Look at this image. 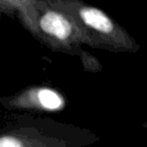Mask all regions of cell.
Instances as JSON below:
<instances>
[{
	"mask_svg": "<svg viewBox=\"0 0 147 147\" xmlns=\"http://www.w3.org/2000/svg\"><path fill=\"white\" fill-rule=\"evenodd\" d=\"M79 17L86 26H88L93 31H95L107 38H110L117 47L130 49L131 44L129 41L124 40L123 37H121V36L118 37V34L115 33L114 23L103 11L95 9V8L85 7L79 10Z\"/></svg>",
	"mask_w": 147,
	"mask_h": 147,
	"instance_id": "3957f363",
	"label": "cell"
},
{
	"mask_svg": "<svg viewBox=\"0 0 147 147\" xmlns=\"http://www.w3.org/2000/svg\"><path fill=\"white\" fill-rule=\"evenodd\" d=\"M39 28L46 36L57 40L64 46H70L75 41L72 37L75 31L71 23L59 13L47 11L44 14L39 21Z\"/></svg>",
	"mask_w": 147,
	"mask_h": 147,
	"instance_id": "277c9868",
	"label": "cell"
},
{
	"mask_svg": "<svg viewBox=\"0 0 147 147\" xmlns=\"http://www.w3.org/2000/svg\"><path fill=\"white\" fill-rule=\"evenodd\" d=\"M0 103L5 109L14 111H59L65 106V100L54 88L33 85L1 96Z\"/></svg>",
	"mask_w": 147,
	"mask_h": 147,
	"instance_id": "7a4b0ae2",
	"label": "cell"
},
{
	"mask_svg": "<svg viewBox=\"0 0 147 147\" xmlns=\"http://www.w3.org/2000/svg\"><path fill=\"white\" fill-rule=\"evenodd\" d=\"M100 138L91 130L31 115L3 117L0 147H87Z\"/></svg>",
	"mask_w": 147,
	"mask_h": 147,
	"instance_id": "6da1fadb",
	"label": "cell"
}]
</instances>
